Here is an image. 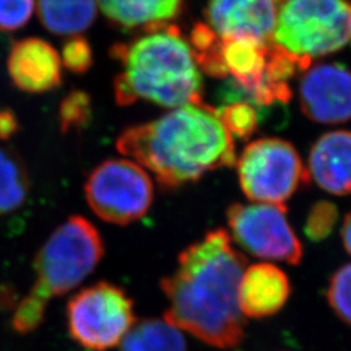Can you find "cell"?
<instances>
[{
	"label": "cell",
	"instance_id": "1",
	"mask_svg": "<svg viewBox=\"0 0 351 351\" xmlns=\"http://www.w3.org/2000/svg\"><path fill=\"white\" fill-rule=\"evenodd\" d=\"M246 264L224 229L191 243L180 252L175 271L160 281L168 301L164 320L216 349L239 346L247 324L239 304Z\"/></svg>",
	"mask_w": 351,
	"mask_h": 351
},
{
	"label": "cell",
	"instance_id": "2",
	"mask_svg": "<svg viewBox=\"0 0 351 351\" xmlns=\"http://www.w3.org/2000/svg\"><path fill=\"white\" fill-rule=\"evenodd\" d=\"M116 149L147 168L168 190L236 163L233 137L217 111L204 103L182 106L150 123L126 128Z\"/></svg>",
	"mask_w": 351,
	"mask_h": 351
},
{
	"label": "cell",
	"instance_id": "3",
	"mask_svg": "<svg viewBox=\"0 0 351 351\" xmlns=\"http://www.w3.org/2000/svg\"><path fill=\"white\" fill-rule=\"evenodd\" d=\"M120 72L114 77V99L119 106L139 101L178 108L202 104V75L194 53L181 30L160 26L110 50Z\"/></svg>",
	"mask_w": 351,
	"mask_h": 351
},
{
	"label": "cell",
	"instance_id": "4",
	"mask_svg": "<svg viewBox=\"0 0 351 351\" xmlns=\"http://www.w3.org/2000/svg\"><path fill=\"white\" fill-rule=\"evenodd\" d=\"M104 250V241L91 221L80 215L69 217L38 251L30 293L50 302L72 291L95 271Z\"/></svg>",
	"mask_w": 351,
	"mask_h": 351
},
{
	"label": "cell",
	"instance_id": "5",
	"mask_svg": "<svg viewBox=\"0 0 351 351\" xmlns=\"http://www.w3.org/2000/svg\"><path fill=\"white\" fill-rule=\"evenodd\" d=\"M274 42L303 59L351 45V0H285Z\"/></svg>",
	"mask_w": 351,
	"mask_h": 351
},
{
	"label": "cell",
	"instance_id": "6",
	"mask_svg": "<svg viewBox=\"0 0 351 351\" xmlns=\"http://www.w3.org/2000/svg\"><path fill=\"white\" fill-rule=\"evenodd\" d=\"M136 322L133 300L108 281L80 290L66 304L69 336L88 351L113 349Z\"/></svg>",
	"mask_w": 351,
	"mask_h": 351
},
{
	"label": "cell",
	"instance_id": "7",
	"mask_svg": "<svg viewBox=\"0 0 351 351\" xmlns=\"http://www.w3.org/2000/svg\"><path fill=\"white\" fill-rule=\"evenodd\" d=\"M237 168L241 189L254 203L284 204L308 180L298 151L280 138L251 142Z\"/></svg>",
	"mask_w": 351,
	"mask_h": 351
},
{
	"label": "cell",
	"instance_id": "8",
	"mask_svg": "<svg viewBox=\"0 0 351 351\" xmlns=\"http://www.w3.org/2000/svg\"><path fill=\"white\" fill-rule=\"evenodd\" d=\"M85 195L101 220L129 226L149 213L154 201L150 176L136 162L108 159L88 176Z\"/></svg>",
	"mask_w": 351,
	"mask_h": 351
},
{
	"label": "cell",
	"instance_id": "9",
	"mask_svg": "<svg viewBox=\"0 0 351 351\" xmlns=\"http://www.w3.org/2000/svg\"><path fill=\"white\" fill-rule=\"evenodd\" d=\"M284 204L234 203L226 211L234 241L251 255L298 265L303 246L289 223Z\"/></svg>",
	"mask_w": 351,
	"mask_h": 351
},
{
	"label": "cell",
	"instance_id": "10",
	"mask_svg": "<svg viewBox=\"0 0 351 351\" xmlns=\"http://www.w3.org/2000/svg\"><path fill=\"white\" fill-rule=\"evenodd\" d=\"M302 112L319 124L351 120V71L336 63L307 68L300 84Z\"/></svg>",
	"mask_w": 351,
	"mask_h": 351
},
{
	"label": "cell",
	"instance_id": "11",
	"mask_svg": "<svg viewBox=\"0 0 351 351\" xmlns=\"http://www.w3.org/2000/svg\"><path fill=\"white\" fill-rule=\"evenodd\" d=\"M285 0H208L204 16L221 38H254L272 42Z\"/></svg>",
	"mask_w": 351,
	"mask_h": 351
},
{
	"label": "cell",
	"instance_id": "12",
	"mask_svg": "<svg viewBox=\"0 0 351 351\" xmlns=\"http://www.w3.org/2000/svg\"><path fill=\"white\" fill-rule=\"evenodd\" d=\"M7 69L13 85L30 94L49 93L63 81L59 52L40 38L16 42L8 55Z\"/></svg>",
	"mask_w": 351,
	"mask_h": 351
},
{
	"label": "cell",
	"instance_id": "13",
	"mask_svg": "<svg viewBox=\"0 0 351 351\" xmlns=\"http://www.w3.org/2000/svg\"><path fill=\"white\" fill-rule=\"evenodd\" d=\"M291 294L288 275L271 263L252 264L243 271L239 287L241 313L247 319H264L284 308Z\"/></svg>",
	"mask_w": 351,
	"mask_h": 351
},
{
	"label": "cell",
	"instance_id": "14",
	"mask_svg": "<svg viewBox=\"0 0 351 351\" xmlns=\"http://www.w3.org/2000/svg\"><path fill=\"white\" fill-rule=\"evenodd\" d=\"M307 173L333 195L351 194V132H330L317 139L310 151Z\"/></svg>",
	"mask_w": 351,
	"mask_h": 351
},
{
	"label": "cell",
	"instance_id": "15",
	"mask_svg": "<svg viewBox=\"0 0 351 351\" xmlns=\"http://www.w3.org/2000/svg\"><path fill=\"white\" fill-rule=\"evenodd\" d=\"M107 20L123 32H149L172 24L185 0H97Z\"/></svg>",
	"mask_w": 351,
	"mask_h": 351
},
{
	"label": "cell",
	"instance_id": "16",
	"mask_svg": "<svg viewBox=\"0 0 351 351\" xmlns=\"http://www.w3.org/2000/svg\"><path fill=\"white\" fill-rule=\"evenodd\" d=\"M42 25L56 36L75 37L97 19V0H37Z\"/></svg>",
	"mask_w": 351,
	"mask_h": 351
},
{
	"label": "cell",
	"instance_id": "17",
	"mask_svg": "<svg viewBox=\"0 0 351 351\" xmlns=\"http://www.w3.org/2000/svg\"><path fill=\"white\" fill-rule=\"evenodd\" d=\"M120 343V351H188L178 328L162 319L136 322Z\"/></svg>",
	"mask_w": 351,
	"mask_h": 351
},
{
	"label": "cell",
	"instance_id": "18",
	"mask_svg": "<svg viewBox=\"0 0 351 351\" xmlns=\"http://www.w3.org/2000/svg\"><path fill=\"white\" fill-rule=\"evenodd\" d=\"M30 188L25 164L10 149L0 147V216L19 210Z\"/></svg>",
	"mask_w": 351,
	"mask_h": 351
},
{
	"label": "cell",
	"instance_id": "19",
	"mask_svg": "<svg viewBox=\"0 0 351 351\" xmlns=\"http://www.w3.org/2000/svg\"><path fill=\"white\" fill-rule=\"evenodd\" d=\"M190 46L195 62L204 73L215 78H226V72L221 55L223 40L206 24H195L190 36Z\"/></svg>",
	"mask_w": 351,
	"mask_h": 351
},
{
	"label": "cell",
	"instance_id": "20",
	"mask_svg": "<svg viewBox=\"0 0 351 351\" xmlns=\"http://www.w3.org/2000/svg\"><path fill=\"white\" fill-rule=\"evenodd\" d=\"M93 114L90 95L81 90H73L65 95L59 106V123L62 133L81 130L88 125Z\"/></svg>",
	"mask_w": 351,
	"mask_h": 351
},
{
	"label": "cell",
	"instance_id": "21",
	"mask_svg": "<svg viewBox=\"0 0 351 351\" xmlns=\"http://www.w3.org/2000/svg\"><path fill=\"white\" fill-rule=\"evenodd\" d=\"M217 116L230 136L239 138H249L258 126V112L247 101H233L217 110Z\"/></svg>",
	"mask_w": 351,
	"mask_h": 351
},
{
	"label": "cell",
	"instance_id": "22",
	"mask_svg": "<svg viewBox=\"0 0 351 351\" xmlns=\"http://www.w3.org/2000/svg\"><path fill=\"white\" fill-rule=\"evenodd\" d=\"M326 300L339 320L351 326V263L342 265L332 275Z\"/></svg>",
	"mask_w": 351,
	"mask_h": 351
},
{
	"label": "cell",
	"instance_id": "23",
	"mask_svg": "<svg viewBox=\"0 0 351 351\" xmlns=\"http://www.w3.org/2000/svg\"><path fill=\"white\" fill-rule=\"evenodd\" d=\"M49 302L40 300L29 293L23 301L16 306L12 316L13 330L19 335H29L37 330L45 320Z\"/></svg>",
	"mask_w": 351,
	"mask_h": 351
},
{
	"label": "cell",
	"instance_id": "24",
	"mask_svg": "<svg viewBox=\"0 0 351 351\" xmlns=\"http://www.w3.org/2000/svg\"><path fill=\"white\" fill-rule=\"evenodd\" d=\"M339 220V210L330 202H317L306 219L304 233L313 242L326 239L335 229Z\"/></svg>",
	"mask_w": 351,
	"mask_h": 351
},
{
	"label": "cell",
	"instance_id": "25",
	"mask_svg": "<svg viewBox=\"0 0 351 351\" xmlns=\"http://www.w3.org/2000/svg\"><path fill=\"white\" fill-rule=\"evenodd\" d=\"M36 8L34 0H0V30L16 32L30 21Z\"/></svg>",
	"mask_w": 351,
	"mask_h": 351
},
{
	"label": "cell",
	"instance_id": "26",
	"mask_svg": "<svg viewBox=\"0 0 351 351\" xmlns=\"http://www.w3.org/2000/svg\"><path fill=\"white\" fill-rule=\"evenodd\" d=\"M63 64L75 75L88 72L93 65V51L86 38L75 36L64 43Z\"/></svg>",
	"mask_w": 351,
	"mask_h": 351
},
{
	"label": "cell",
	"instance_id": "27",
	"mask_svg": "<svg viewBox=\"0 0 351 351\" xmlns=\"http://www.w3.org/2000/svg\"><path fill=\"white\" fill-rule=\"evenodd\" d=\"M19 130V121L16 113L11 110L0 111V139L7 141L12 138Z\"/></svg>",
	"mask_w": 351,
	"mask_h": 351
},
{
	"label": "cell",
	"instance_id": "28",
	"mask_svg": "<svg viewBox=\"0 0 351 351\" xmlns=\"http://www.w3.org/2000/svg\"><path fill=\"white\" fill-rule=\"evenodd\" d=\"M341 236H342V242H343L345 250L348 251V254L351 255V211L346 215V217L343 220Z\"/></svg>",
	"mask_w": 351,
	"mask_h": 351
}]
</instances>
